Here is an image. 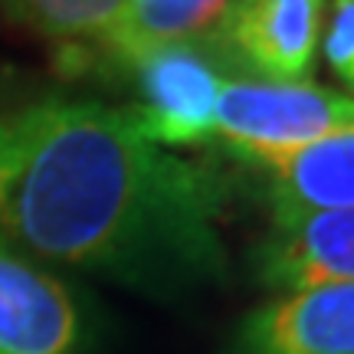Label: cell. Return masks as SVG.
Returning a JSON list of instances; mask_svg holds the SVG:
<instances>
[{
    "mask_svg": "<svg viewBox=\"0 0 354 354\" xmlns=\"http://www.w3.org/2000/svg\"><path fill=\"white\" fill-rule=\"evenodd\" d=\"M227 184L154 145L128 105L0 102V236L46 266L145 295H187L230 272Z\"/></svg>",
    "mask_w": 354,
    "mask_h": 354,
    "instance_id": "1",
    "label": "cell"
},
{
    "mask_svg": "<svg viewBox=\"0 0 354 354\" xmlns=\"http://www.w3.org/2000/svg\"><path fill=\"white\" fill-rule=\"evenodd\" d=\"M233 76H240L216 46H161L125 69L135 88L128 112L138 128L167 151L201 148L214 141L216 102Z\"/></svg>",
    "mask_w": 354,
    "mask_h": 354,
    "instance_id": "2",
    "label": "cell"
},
{
    "mask_svg": "<svg viewBox=\"0 0 354 354\" xmlns=\"http://www.w3.org/2000/svg\"><path fill=\"white\" fill-rule=\"evenodd\" d=\"M354 131V95L315 82L233 76L216 102L214 141L227 148H295Z\"/></svg>",
    "mask_w": 354,
    "mask_h": 354,
    "instance_id": "3",
    "label": "cell"
},
{
    "mask_svg": "<svg viewBox=\"0 0 354 354\" xmlns=\"http://www.w3.org/2000/svg\"><path fill=\"white\" fill-rule=\"evenodd\" d=\"M88 318L37 256L0 236V354H86Z\"/></svg>",
    "mask_w": 354,
    "mask_h": 354,
    "instance_id": "4",
    "label": "cell"
},
{
    "mask_svg": "<svg viewBox=\"0 0 354 354\" xmlns=\"http://www.w3.org/2000/svg\"><path fill=\"white\" fill-rule=\"evenodd\" d=\"M328 0H236L216 50L240 76L312 82Z\"/></svg>",
    "mask_w": 354,
    "mask_h": 354,
    "instance_id": "5",
    "label": "cell"
},
{
    "mask_svg": "<svg viewBox=\"0 0 354 354\" xmlns=\"http://www.w3.org/2000/svg\"><path fill=\"white\" fill-rule=\"evenodd\" d=\"M259 187L269 214H315L354 207V131L295 148H227Z\"/></svg>",
    "mask_w": 354,
    "mask_h": 354,
    "instance_id": "6",
    "label": "cell"
},
{
    "mask_svg": "<svg viewBox=\"0 0 354 354\" xmlns=\"http://www.w3.org/2000/svg\"><path fill=\"white\" fill-rule=\"evenodd\" d=\"M250 263L253 279L272 292L348 286L354 282V207L269 214V227L256 240Z\"/></svg>",
    "mask_w": 354,
    "mask_h": 354,
    "instance_id": "7",
    "label": "cell"
},
{
    "mask_svg": "<svg viewBox=\"0 0 354 354\" xmlns=\"http://www.w3.org/2000/svg\"><path fill=\"white\" fill-rule=\"evenodd\" d=\"M230 354H354V282L276 292L240 322Z\"/></svg>",
    "mask_w": 354,
    "mask_h": 354,
    "instance_id": "8",
    "label": "cell"
},
{
    "mask_svg": "<svg viewBox=\"0 0 354 354\" xmlns=\"http://www.w3.org/2000/svg\"><path fill=\"white\" fill-rule=\"evenodd\" d=\"M131 0H3L0 17L46 43L63 76H112Z\"/></svg>",
    "mask_w": 354,
    "mask_h": 354,
    "instance_id": "9",
    "label": "cell"
},
{
    "mask_svg": "<svg viewBox=\"0 0 354 354\" xmlns=\"http://www.w3.org/2000/svg\"><path fill=\"white\" fill-rule=\"evenodd\" d=\"M236 0H131L112 76L161 46H216Z\"/></svg>",
    "mask_w": 354,
    "mask_h": 354,
    "instance_id": "10",
    "label": "cell"
},
{
    "mask_svg": "<svg viewBox=\"0 0 354 354\" xmlns=\"http://www.w3.org/2000/svg\"><path fill=\"white\" fill-rule=\"evenodd\" d=\"M322 56L335 79L354 95V0H331L322 26Z\"/></svg>",
    "mask_w": 354,
    "mask_h": 354,
    "instance_id": "11",
    "label": "cell"
},
{
    "mask_svg": "<svg viewBox=\"0 0 354 354\" xmlns=\"http://www.w3.org/2000/svg\"><path fill=\"white\" fill-rule=\"evenodd\" d=\"M0 7H3V0H0Z\"/></svg>",
    "mask_w": 354,
    "mask_h": 354,
    "instance_id": "12",
    "label": "cell"
}]
</instances>
